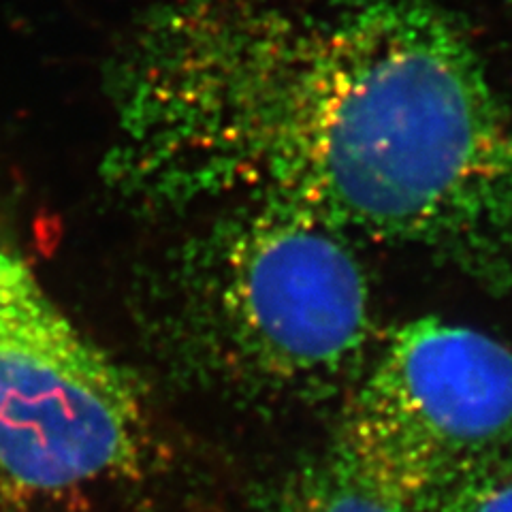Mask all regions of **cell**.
I'll return each mask as SVG.
<instances>
[{"mask_svg":"<svg viewBox=\"0 0 512 512\" xmlns=\"http://www.w3.org/2000/svg\"><path fill=\"white\" fill-rule=\"evenodd\" d=\"M333 451L412 504L512 461V350L444 318L389 333L346 393Z\"/></svg>","mask_w":512,"mask_h":512,"instance_id":"cell-4","label":"cell"},{"mask_svg":"<svg viewBox=\"0 0 512 512\" xmlns=\"http://www.w3.org/2000/svg\"><path fill=\"white\" fill-rule=\"evenodd\" d=\"M0 512H184L148 393L3 237Z\"/></svg>","mask_w":512,"mask_h":512,"instance_id":"cell-3","label":"cell"},{"mask_svg":"<svg viewBox=\"0 0 512 512\" xmlns=\"http://www.w3.org/2000/svg\"><path fill=\"white\" fill-rule=\"evenodd\" d=\"M250 512H414L333 451L286 472L254 500Z\"/></svg>","mask_w":512,"mask_h":512,"instance_id":"cell-5","label":"cell"},{"mask_svg":"<svg viewBox=\"0 0 512 512\" xmlns=\"http://www.w3.org/2000/svg\"><path fill=\"white\" fill-rule=\"evenodd\" d=\"M510 3H512V0H510Z\"/></svg>","mask_w":512,"mask_h":512,"instance_id":"cell-7","label":"cell"},{"mask_svg":"<svg viewBox=\"0 0 512 512\" xmlns=\"http://www.w3.org/2000/svg\"><path fill=\"white\" fill-rule=\"evenodd\" d=\"M237 205L158 263L148 301L156 348L184 380L252 404L346 395L376 335L352 239L282 205Z\"/></svg>","mask_w":512,"mask_h":512,"instance_id":"cell-2","label":"cell"},{"mask_svg":"<svg viewBox=\"0 0 512 512\" xmlns=\"http://www.w3.org/2000/svg\"><path fill=\"white\" fill-rule=\"evenodd\" d=\"M414 512H512V461L466 474L416 498Z\"/></svg>","mask_w":512,"mask_h":512,"instance_id":"cell-6","label":"cell"},{"mask_svg":"<svg viewBox=\"0 0 512 512\" xmlns=\"http://www.w3.org/2000/svg\"><path fill=\"white\" fill-rule=\"evenodd\" d=\"M109 90L137 197L274 203L512 274V118L440 0H158Z\"/></svg>","mask_w":512,"mask_h":512,"instance_id":"cell-1","label":"cell"}]
</instances>
